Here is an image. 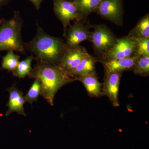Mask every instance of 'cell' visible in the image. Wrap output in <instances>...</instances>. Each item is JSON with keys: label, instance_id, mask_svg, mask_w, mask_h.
<instances>
[{"label": "cell", "instance_id": "obj_4", "mask_svg": "<svg viewBox=\"0 0 149 149\" xmlns=\"http://www.w3.org/2000/svg\"><path fill=\"white\" fill-rule=\"evenodd\" d=\"M54 10L63 27L66 28L70 22L74 19L78 20L82 15L77 10L73 1L68 0H53Z\"/></svg>", "mask_w": 149, "mask_h": 149}, {"label": "cell", "instance_id": "obj_16", "mask_svg": "<svg viewBox=\"0 0 149 149\" xmlns=\"http://www.w3.org/2000/svg\"><path fill=\"white\" fill-rule=\"evenodd\" d=\"M34 59L35 57L32 55L19 61L16 69L13 72L14 76L22 78L29 75L32 70L31 64Z\"/></svg>", "mask_w": 149, "mask_h": 149}, {"label": "cell", "instance_id": "obj_11", "mask_svg": "<svg viewBox=\"0 0 149 149\" xmlns=\"http://www.w3.org/2000/svg\"><path fill=\"white\" fill-rule=\"evenodd\" d=\"M7 91L9 93V99L7 104L8 110L6 112V116H8L13 112L26 116L24 108L26 102L22 92L14 86L8 88Z\"/></svg>", "mask_w": 149, "mask_h": 149}, {"label": "cell", "instance_id": "obj_22", "mask_svg": "<svg viewBox=\"0 0 149 149\" xmlns=\"http://www.w3.org/2000/svg\"><path fill=\"white\" fill-rule=\"evenodd\" d=\"M33 4L37 10L40 9V6L44 0H28Z\"/></svg>", "mask_w": 149, "mask_h": 149}, {"label": "cell", "instance_id": "obj_23", "mask_svg": "<svg viewBox=\"0 0 149 149\" xmlns=\"http://www.w3.org/2000/svg\"><path fill=\"white\" fill-rule=\"evenodd\" d=\"M11 0H0V8L8 5Z\"/></svg>", "mask_w": 149, "mask_h": 149}, {"label": "cell", "instance_id": "obj_7", "mask_svg": "<svg viewBox=\"0 0 149 149\" xmlns=\"http://www.w3.org/2000/svg\"><path fill=\"white\" fill-rule=\"evenodd\" d=\"M88 54L85 49L80 47L74 48L67 47L58 65L63 71L71 74V72L79 64L81 60Z\"/></svg>", "mask_w": 149, "mask_h": 149}, {"label": "cell", "instance_id": "obj_19", "mask_svg": "<svg viewBox=\"0 0 149 149\" xmlns=\"http://www.w3.org/2000/svg\"><path fill=\"white\" fill-rule=\"evenodd\" d=\"M41 92V86L40 81L37 79H35L27 94L24 97L25 102L32 104L33 102L37 101Z\"/></svg>", "mask_w": 149, "mask_h": 149}, {"label": "cell", "instance_id": "obj_17", "mask_svg": "<svg viewBox=\"0 0 149 149\" xmlns=\"http://www.w3.org/2000/svg\"><path fill=\"white\" fill-rule=\"evenodd\" d=\"M130 37L134 38H149V17L148 15L143 17L138 23L133 31L130 33Z\"/></svg>", "mask_w": 149, "mask_h": 149}, {"label": "cell", "instance_id": "obj_15", "mask_svg": "<svg viewBox=\"0 0 149 149\" xmlns=\"http://www.w3.org/2000/svg\"><path fill=\"white\" fill-rule=\"evenodd\" d=\"M102 0H74L77 10L81 15H88L97 8Z\"/></svg>", "mask_w": 149, "mask_h": 149}, {"label": "cell", "instance_id": "obj_5", "mask_svg": "<svg viewBox=\"0 0 149 149\" xmlns=\"http://www.w3.org/2000/svg\"><path fill=\"white\" fill-rule=\"evenodd\" d=\"M136 42L133 37H128L116 40L114 45L106 53L108 60L119 59L131 56L136 51Z\"/></svg>", "mask_w": 149, "mask_h": 149}, {"label": "cell", "instance_id": "obj_8", "mask_svg": "<svg viewBox=\"0 0 149 149\" xmlns=\"http://www.w3.org/2000/svg\"><path fill=\"white\" fill-rule=\"evenodd\" d=\"M65 37L66 47L74 48L79 47L80 44L83 41L91 39V35L81 22L76 21L70 26Z\"/></svg>", "mask_w": 149, "mask_h": 149}, {"label": "cell", "instance_id": "obj_13", "mask_svg": "<svg viewBox=\"0 0 149 149\" xmlns=\"http://www.w3.org/2000/svg\"><path fill=\"white\" fill-rule=\"evenodd\" d=\"M95 59L89 54L85 56L71 72L72 76H84L95 73Z\"/></svg>", "mask_w": 149, "mask_h": 149}, {"label": "cell", "instance_id": "obj_10", "mask_svg": "<svg viewBox=\"0 0 149 149\" xmlns=\"http://www.w3.org/2000/svg\"><path fill=\"white\" fill-rule=\"evenodd\" d=\"M98 13L104 18L117 22L121 14L120 0H102L97 8Z\"/></svg>", "mask_w": 149, "mask_h": 149}, {"label": "cell", "instance_id": "obj_12", "mask_svg": "<svg viewBox=\"0 0 149 149\" xmlns=\"http://www.w3.org/2000/svg\"><path fill=\"white\" fill-rule=\"evenodd\" d=\"M139 56L135 55L119 59L109 60L106 62L104 67L107 73L121 72L134 67Z\"/></svg>", "mask_w": 149, "mask_h": 149}, {"label": "cell", "instance_id": "obj_6", "mask_svg": "<svg viewBox=\"0 0 149 149\" xmlns=\"http://www.w3.org/2000/svg\"><path fill=\"white\" fill-rule=\"evenodd\" d=\"M91 40L95 48L98 52L106 53L114 45L115 38L105 26H97L91 35Z\"/></svg>", "mask_w": 149, "mask_h": 149}, {"label": "cell", "instance_id": "obj_21", "mask_svg": "<svg viewBox=\"0 0 149 149\" xmlns=\"http://www.w3.org/2000/svg\"><path fill=\"white\" fill-rule=\"evenodd\" d=\"M134 72L140 74L149 73V56L139 57L134 66Z\"/></svg>", "mask_w": 149, "mask_h": 149}, {"label": "cell", "instance_id": "obj_14", "mask_svg": "<svg viewBox=\"0 0 149 149\" xmlns=\"http://www.w3.org/2000/svg\"><path fill=\"white\" fill-rule=\"evenodd\" d=\"M85 86L89 95L94 97L101 95V84L99 82L95 73L77 78Z\"/></svg>", "mask_w": 149, "mask_h": 149}, {"label": "cell", "instance_id": "obj_9", "mask_svg": "<svg viewBox=\"0 0 149 149\" xmlns=\"http://www.w3.org/2000/svg\"><path fill=\"white\" fill-rule=\"evenodd\" d=\"M120 77V72L107 73L104 82L103 93L107 96L114 107L119 106L118 94Z\"/></svg>", "mask_w": 149, "mask_h": 149}, {"label": "cell", "instance_id": "obj_1", "mask_svg": "<svg viewBox=\"0 0 149 149\" xmlns=\"http://www.w3.org/2000/svg\"><path fill=\"white\" fill-rule=\"evenodd\" d=\"M28 76L40 81L41 95L51 106L58 90L75 79L56 65L39 61Z\"/></svg>", "mask_w": 149, "mask_h": 149}, {"label": "cell", "instance_id": "obj_20", "mask_svg": "<svg viewBox=\"0 0 149 149\" xmlns=\"http://www.w3.org/2000/svg\"><path fill=\"white\" fill-rule=\"evenodd\" d=\"M136 42V55L149 56V38H134Z\"/></svg>", "mask_w": 149, "mask_h": 149}, {"label": "cell", "instance_id": "obj_18", "mask_svg": "<svg viewBox=\"0 0 149 149\" xmlns=\"http://www.w3.org/2000/svg\"><path fill=\"white\" fill-rule=\"evenodd\" d=\"M7 52V54L2 58V68L13 72L18 65L20 56L14 53L13 51Z\"/></svg>", "mask_w": 149, "mask_h": 149}, {"label": "cell", "instance_id": "obj_2", "mask_svg": "<svg viewBox=\"0 0 149 149\" xmlns=\"http://www.w3.org/2000/svg\"><path fill=\"white\" fill-rule=\"evenodd\" d=\"M37 25V34L30 42L24 43L25 49L35 54L38 61L58 63L66 45L61 39L48 35L38 24Z\"/></svg>", "mask_w": 149, "mask_h": 149}, {"label": "cell", "instance_id": "obj_3", "mask_svg": "<svg viewBox=\"0 0 149 149\" xmlns=\"http://www.w3.org/2000/svg\"><path fill=\"white\" fill-rule=\"evenodd\" d=\"M22 20L18 11L9 19H0V52L13 51L24 53V43L22 38Z\"/></svg>", "mask_w": 149, "mask_h": 149}]
</instances>
